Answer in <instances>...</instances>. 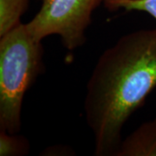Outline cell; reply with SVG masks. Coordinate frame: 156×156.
Listing matches in <instances>:
<instances>
[{
  "label": "cell",
  "mask_w": 156,
  "mask_h": 156,
  "mask_svg": "<svg viewBox=\"0 0 156 156\" xmlns=\"http://www.w3.org/2000/svg\"><path fill=\"white\" fill-rule=\"evenodd\" d=\"M155 87L156 28L126 34L101 55L84 99L95 155L117 156L124 124Z\"/></svg>",
  "instance_id": "1"
},
{
  "label": "cell",
  "mask_w": 156,
  "mask_h": 156,
  "mask_svg": "<svg viewBox=\"0 0 156 156\" xmlns=\"http://www.w3.org/2000/svg\"><path fill=\"white\" fill-rule=\"evenodd\" d=\"M42 41L35 39L25 23L0 40V130L17 134L21 129L23 100L44 71Z\"/></svg>",
  "instance_id": "2"
},
{
  "label": "cell",
  "mask_w": 156,
  "mask_h": 156,
  "mask_svg": "<svg viewBox=\"0 0 156 156\" xmlns=\"http://www.w3.org/2000/svg\"><path fill=\"white\" fill-rule=\"evenodd\" d=\"M104 0H43L37 15L26 24L34 38L60 36L64 47L74 50L86 41L85 31L93 11Z\"/></svg>",
  "instance_id": "3"
},
{
  "label": "cell",
  "mask_w": 156,
  "mask_h": 156,
  "mask_svg": "<svg viewBox=\"0 0 156 156\" xmlns=\"http://www.w3.org/2000/svg\"><path fill=\"white\" fill-rule=\"evenodd\" d=\"M117 156H156V118L123 139Z\"/></svg>",
  "instance_id": "4"
},
{
  "label": "cell",
  "mask_w": 156,
  "mask_h": 156,
  "mask_svg": "<svg viewBox=\"0 0 156 156\" xmlns=\"http://www.w3.org/2000/svg\"><path fill=\"white\" fill-rule=\"evenodd\" d=\"M28 5L29 0H0V37L22 23Z\"/></svg>",
  "instance_id": "5"
},
{
  "label": "cell",
  "mask_w": 156,
  "mask_h": 156,
  "mask_svg": "<svg viewBox=\"0 0 156 156\" xmlns=\"http://www.w3.org/2000/svg\"><path fill=\"white\" fill-rule=\"evenodd\" d=\"M30 143L24 136L0 130V155L21 156L28 154Z\"/></svg>",
  "instance_id": "6"
},
{
  "label": "cell",
  "mask_w": 156,
  "mask_h": 156,
  "mask_svg": "<svg viewBox=\"0 0 156 156\" xmlns=\"http://www.w3.org/2000/svg\"><path fill=\"white\" fill-rule=\"evenodd\" d=\"M103 4L110 11L119 9L126 11H144L156 20V0H104Z\"/></svg>",
  "instance_id": "7"
}]
</instances>
